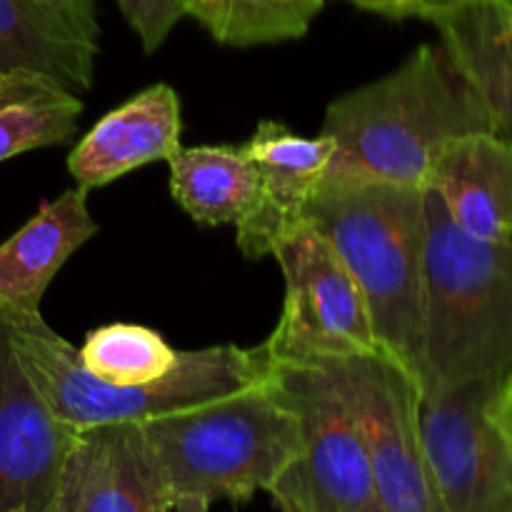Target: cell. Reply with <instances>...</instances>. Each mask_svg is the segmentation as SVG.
<instances>
[{
    "label": "cell",
    "mask_w": 512,
    "mask_h": 512,
    "mask_svg": "<svg viewBox=\"0 0 512 512\" xmlns=\"http://www.w3.org/2000/svg\"><path fill=\"white\" fill-rule=\"evenodd\" d=\"M320 133L335 143L325 180L428 188L450 140L498 135V125L448 50L425 43L393 73L333 100Z\"/></svg>",
    "instance_id": "1"
},
{
    "label": "cell",
    "mask_w": 512,
    "mask_h": 512,
    "mask_svg": "<svg viewBox=\"0 0 512 512\" xmlns=\"http://www.w3.org/2000/svg\"><path fill=\"white\" fill-rule=\"evenodd\" d=\"M512 368V240L460 230L425 188L420 398L438 388L503 380Z\"/></svg>",
    "instance_id": "2"
},
{
    "label": "cell",
    "mask_w": 512,
    "mask_h": 512,
    "mask_svg": "<svg viewBox=\"0 0 512 512\" xmlns=\"http://www.w3.org/2000/svg\"><path fill=\"white\" fill-rule=\"evenodd\" d=\"M305 223L360 285L380 348L418 383L423 350L425 188L370 180H325Z\"/></svg>",
    "instance_id": "3"
},
{
    "label": "cell",
    "mask_w": 512,
    "mask_h": 512,
    "mask_svg": "<svg viewBox=\"0 0 512 512\" xmlns=\"http://www.w3.org/2000/svg\"><path fill=\"white\" fill-rule=\"evenodd\" d=\"M170 500L245 503L273 488L300 448V423L268 378L140 423Z\"/></svg>",
    "instance_id": "4"
},
{
    "label": "cell",
    "mask_w": 512,
    "mask_h": 512,
    "mask_svg": "<svg viewBox=\"0 0 512 512\" xmlns=\"http://www.w3.org/2000/svg\"><path fill=\"white\" fill-rule=\"evenodd\" d=\"M15 353L53 413L73 430L98 425L145 423L160 415L195 408L263 383L270 370L265 345H215L178 353L163 378L133 388H113L80 363V353L45 325L43 318L8 323Z\"/></svg>",
    "instance_id": "5"
},
{
    "label": "cell",
    "mask_w": 512,
    "mask_h": 512,
    "mask_svg": "<svg viewBox=\"0 0 512 512\" xmlns=\"http://www.w3.org/2000/svg\"><path fill=\"white\" fill-rule=\"evenodd\" d=\"M268 383L300 423V448L268 490L280 512H385L368 450L323 363H273Z\"/></svg>",
    "instance_id": "6"
},
{
    "label": "cell",
    "mask_w": 512,
    "mask_h": 512,
    "mask_svg": "<svg viewBox=\"0 0 512 512\" xmlns=\"http://www.w3.org/2000/svg\"><path fill=\"white\" fill-rule=\"evenodd\" d=\"M273 258L285 278L283 315L263 343L273 363H338L383 350L363 290L313 225L300 223Z\"/></svg>",
    "instance_id": "7"
},
{
    "label": "cell",
    "mask_w": 512,
    "mask_h": 512,
    "mask_svg": "<svg viewBox=\"0 0 512 512\" xmlns=\"http://www.w3.org/2000/svg\"><path fill=\"white\" fill-rule=\"evenodd\" d=\"M348 403L385 512H448L420 440V390L385 350L323 363Z\"/></svg>",
    "instance_id": "8"
},
{
    "label": "cell",
    "mask_w": 512,
    "mask_h": 512,
    "mask_svg": "<svg viewBox=\"0 0 512 512\" xmlns=\"http://www.w3.org/2000/svg\"><path fill=\"white\" fill-rule=\"evenodd\" d=\"M503 380L420 398V440L448 512H512V440L488 413Z\"/></svg>",
    "instance_id": "9"
},
{
    "label": "cell",
    "mask_w": 512,
    "mask_h": 512,
    "mask_svg": "<svg viewBox=\"0 0 512 512\" xmlns=\"http://www.w3.org/2000/svg\"><path fill=\"white\" fill-rule=\"evenodd\" d=\"M78 430L65 425L15 353L0 320V512H43Z\"/></svg>",
    "instance_id": "10"
},
{
    "label": "cell",
    "mask_w": 512,
    "mask_h": 512,
    "mask_svg": "<svg viewBox=\"0 0 512 512\" xmlns=\"http://www.w3.org/2000/svg\"><path fill=\"white\" fill-rule=\"evenodd\" d=\"M140 423L80 430L43 512H170Z\"/></svg>",
    "instance_id": "11"
},
{
    "label": "cell",
    "mask_w": 512,
    "mask_h": 512,
    "mask_svg": "<svg viewBox=\"0 0 512 512\" xmlns=\"http://www.w3.org/2000/svg\"><path fill=\"white\" fill-rule=\"evenodd\" d=\"M245 150L258 168L260 185L253 210L235 225V240L245 258L260 260L273 255L275 245L305 223V210L323 183L335 143L323 133L303 138L283 123L263 120Z\"/></svg>",
    "instance_id": "12"
},
{
    "label": "cell",
    "mask_w": 512,
    "mask_h": 512,
    "mask_svg": "<svg viewBox=\"0 0 512 512\" xmlns=\"http://www.w3.org/2000/svg\"><path fill=\"white\" fill-rule=\"evenodd\" d=\"M98 55V0H0V75L40 73L83 95Z\"/></svg>",
    "instance_id": "13"
},
{
    "label": "cell",
    "mask_w": 512,
    "mask_h": 512,
    "mask_svg": "<svg viewBox=\"0 0 512 512\" xmlns=\"http://www.w3.org/2000/svg\"><path fill=\"white\" fill-rule=\"evenodd\" d=\"M180 130L178 93L155 83L105 113L68 155V170L78 188H103L135 168L168 160L180 148Z\"/></svg>",
    "instance_id": "14"
},
{
    "label": "cell",
    "mask_w": 512,
    "mask_h": 512,
    "mask_svg": "<svg viewBox=\"0 0 512 512\" xmlns=\"http://www.w3.org/2000/svg\"><path fill=\"white\" fill-rule=\"evenodd\" d=\"M98 233L88 210V190L70 188L0 245V320L40 318V303L55 275L80 245Z\"/></svg>",
    "instance_id": "15"
},
{
    "label": "cell",
    "mask_w": 512,
    "mask_h": 512,
    "mask_svg": "<svg viewBox=\"0 0 512 512\" xmlns=\"http://www.w3.org/2000/svg\"><path fill=\"white\" fill-rule=\"evenodd\" d=\"M428 188L460 230L478 240H512V143L495 133L455 138L440 150Z\"/></svg>",
    "instance_id": "16"
},
{
    "label": "cell",
    "mask_w": 512,
    "mask_h": 512,
    "mask_svg": "<svg viewBox=\"0 0 512 512\" xmlns=\"http://www.w3.org/2000/svg\"><path fill=\"white\" fill-rule=\"evenodd\" d=\"M440 45L512 143V0H463L435 15Z\"/></svg>",
    "instance_id": "17"
},
{
    "label": "cell",
    "mask_w": 512,
    "mask_h": 512,
    "mask_svg": "<svg viewBox=\"0 0 512 512\" xmlns=\"http://www.w3.org/2000/svg\"><path fill=\"white\" fill-rule=\"evenodd\" d=\"M173 200L203 225H238L258 200V168L245 145H180L168 158Z\"/></svg>",
    "instance_id": "18"
},
{
    "label": "cell",
    "mask_w": 512,
    "mask_h": 512,
    "mask_svg": "<svg viewBox=\"0 0 512 512\" xmlns=\"http://www.w3.org/2000/svg\"><path fill=\"white\" fill-rule=\"evenodd\" d=\"M83 100L40 73L0 75V163L28 150L68 143Z\"/></svg>",
    "instance_id": "19"
},
{
    "label": "cell",
    "mask_w": 512,
    "mask_h": 512,
    "mask_svg": "<svg viewBox=\"0 0 512 512\" xmlns=\"http://www.w3.org/2000/svg\"><path fill=\"white\" fill-rule=\"evenodd\" d=\"M325 0H185L215 43L250 48L298 40L308 33Z\"/></svg>",
    "instance_id": "20"
},
{
    "label": "cell",
    "mask_w": 512,
    "mask_h": 512,
    "mask_svg": "<svg viewBox=\"0 0 512 512\" xmlns=\"http://www.w3.org/2000/svg\"><path fill=\"white\" fill-rule=\"evenodd\" d=\"M78 353L83 368L113 388L153 383L178 363V350L170 348L158 330L128 323L93 330Z\"/></svg>",
    "instance_id": "21"
},
{
    "label": "cell",
    "mask_w": 512,
    "mask_h": 512,
    "mask_svg": "<svg viewBox=\"0 0 512 512\" xmlns=\"http://www.w3.org/2000/svg\"><path fill=\"white\" fill-rule=\"evenodd\" d=\"M115 3L140 38L145 53H155L168 40L175 25L188 15L185 0H115Z\"/></svg>",
    "instance_id": "22"
},
{
    "label": "cell",
    "mask_w": 512,
    "mask_h": 512,
    "mask_svg": "<svg viewBox=\"0 0 512 512\" xmlns=\"http://www.w3.org/2000/svg\"><path fill=\"white\" fill-rule=\"evenodd\" d=\"M345 3L355 5L360 10H368V13L383 15L388 20L420 18L430 23L435 15L463 3V0H345Z\"/></svg>",
    "instance_id": "23"
},
{
    "label": "cell",
    "mask_w": 512,
    "mask_h": 512,
    "mask_svg": "<svg viewBox=\"0 0 512 512\" xmlns=\"http://www.w3.org/2000/svg\"><path fill=\"white\" fill-rule=\"evenodd\" d=\"M488 413L490 418L498 423V428L512 440V398L503 393V388H500V393H495V398L490 400Z\"/></svg>",
    "instance_id": "24"
},
{
    "label": "cell",
    "mask_w": 512,
    "mask_h": 512,
    "mask_svg": "<svg viewBox=\"0 0 512 512\" xmlns=\"http://www.w3.org/2000/svg\"><path fill=\"white\" fill-rule=\"evenodd\" d=\"M210 500L205 498H178L170 512H210Z\"/></svg>",
    "instance_id": "25"
},
{
    "label": "cell",
    "mask_w": 512,
    "mask_h": 512,
    "mask_svg": "<svg viewBox=\"0 0 512 512\" xmlns=\"http://www.w3.org/2000/svg\"><path fill=\"white\" fill-rule=\"evenodd\" d=\"M503 393L508 395V398H512V368H510L508 378H505V383H503Z\"/></svg>",
    "instance_id": "26"
}]
</instances>
